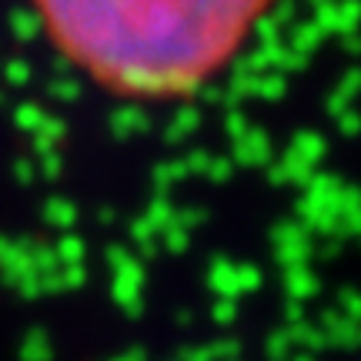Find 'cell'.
I'll return each instance as SVG.
<instances>
[{
  "mask_svg": "<svg viewBox=\"0 0 361 361\" xmlns=\"http://www.w3.org/2000/svg\"><path fill=\"white\" fill-rule=\"evenodd\" d=\"M67 67L121 101H180L228 71L274 0H27Z\"/></svg>",
  "mask_w": 361,
  "mask_h": 361,
  "instance_id": "cell-1",
  "label": "cell"
}]
</instances>
